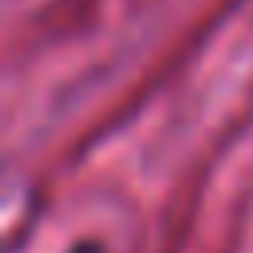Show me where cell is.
Wrapping results in <instances>:
<instances>
[{
  "instance_id": "cell-1",
  "label": "cell",
  "mask_w": 253,
  "mask_h": 253,
  "mask_svg": "<svg viewBox=\"0 0 253 253\" xmlns=\"http://www.w3.org/2000/svg\"><path fill=\"white\" fill-rule=\"evenodd\" d=\"M67 253H107V249H103L99 241H79V245H71Z\"/></svg>"
}]
</instances>
